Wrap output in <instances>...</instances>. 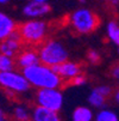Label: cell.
I'll return each mask as SVG.
<instances>
[{"mask_svg": "<svg viewBox=\"0 0 119 121\" xmlns=\"http://www.w3.org/2000/svg\"><path fill=\"white\" fill-rule=\"evenodd\" d=\"M23 73L29 80L30 85L36 89H46V88L60 89L63 85V79L58 76V73L54 71L51 66H48L42 62L24 68Z\"/></svg>", "mask_w": 119, "mask_h": 121, "instance_id": "6da1fadb", "label": "cell"}, {"mask_svg": "<svg viewBox=\"0 0 119 121\" xmlns=\"http://www.w3.org/2000/svg\"><path fill=\"white\" fill-rule=\"evenodd\" d=\"M18 31L25 44L36 47L44 42L48 34V24L39 18L30 19L20 24L18 26Z\"/></svg>", "mask_w": 119, "mask_h": 121, "instance_id": "7a4b0ae2", "label": "cell"}, {"mask_svg": "<svg viewBox=\"0 0 119 121\" xmlns=\"http://www.w3.org/2000/svg\"><path fill=\"white\" fill-rule=\"evenodd\" d=\"M37 50H38L41 62L48 66L54 67L68 60L67 49L61 42L55 41V40L44 41Z\"/></svg>", "mask_w": 119, "mask_h": 121, "instance_id": "3957f363", "label": "cell"}, {"mask_svg": "<svg viewBox=\"0 0 119 121\" xmlns=\"http://www.w3.org/2000/svg\"><path fill=\"white\" fill-rule=\"evenodd\" d=\"M69 23L79 34H89L94 31L100 21L98 16L88 9H79L69 17Z\"/></svg>", "mask_w": 119, "mask_h": 121, "instance_id": "277c9868", "label": "cell"}, {"mask_svg": "<svg viewBox=\"0 0 119 121\" xmlns=\"http://www.w3.org/2000/svg\"><path fill=\"white\" fill-rule=\"evenodd\" d=\"M0 85L8 94H24L30 90V83L22 72L6 71L0 72Z\"/></svg>", "mask_w": 119, "mask_h": 121, "instance_id": "5b68a950", "label": "cell"}, {"mask_svg": "<svg viewBox=\"0 0 119 121\" xmlns=\"http://www.w3.org/2000/svg\"><path fill=\"white\" fill-rule=\"evenodd\" d=\"M35 102L36 106L60 112L63 106V95L57 88L38 89V91L35 95Z\"/></svg>", "mask_w": 119, "mask_h": 121, "instance_id": "8992f818", "label": "cell"}, {"mask_svg": "<svg viewBox=\"0 0 119 121\" xmlns=\"http://www.w3.org/2000/svg\"><path fill=\"white\" fill-rule=\"evenodd\" d=\"M23 40L19 31L17 30L14 31L12 35L5 40L1 41V44H0V52L1 54L8 55L14 58L15 55H18L20 53V49H22V44H23Z\"/></svg>", "mask_w": 119, "mask_h": 121, "instance_id": "52a82bcc", "label": "cell"}, {"mask_svg": "<svg viewBox=\"0 0 119 121\" xmlns=\"http://www.w3.org/2000/svg\"><path fill=\"white\" fill-rule=\"evenodd\" d=\"M51 7L48 3H39V1H29L23 7V14L29 17L31 19H37L50 13Z\"/></svg>", "mask_w": 119, "mask_h": 121, "instance_id": "ba28073f", "label": "cell"}, {"mask_svg": "<svg viewBox=\"0 0 119 121\" xmlns=\"http://www.w3.org/2000/svg\"><path fill=\"white\" fill-rule=\"evenodd\" d=\"M41 62L39 55H38V50H36L33 47L31 48H25L20 50V53L17 56V65H18L22 70L30 66H33Z\"/></svg>", "mask_w": 119, "mask_h": 121, "instance_id": "9c48e42d", "label": "cell"}, {"mask_svg": "<svg viewBox=\"0 0 119 121\" xmlns=\"http://www.w3.org/2000/svg\"><path fill=\"white\" fill-rule=\"evenodd\" d=\"M54 71L58 73V76L63 79V80H72L75 76L80 74L81 70H80V66L76 62L73 61H64L60 65H56L53 67Z\"/></svg>", "mask_w": 119, "mask_h": 121, "instance_id": "30bf717a", "label": "cell"}, {"mask_svg": "<svg viewBox=\"0 0 119 121\" xmlns=\"http://www.w3.org/2000/svg\"><path fill=\"white\" fill-rule=\"evenodd\" d=\"M32 121H61L58 112L51 110L41 106H36L31 113Z\"/></svg>", "mask_w": 119, "mask_h": 121, "instance_id": "8fae6325", "label": "cell"}, {"mask_svg": "<svg viewBox=\"0 0 119 121\" xmlns=\"http://www.w3.org/2000/svg\"><path fill=\"white\" fill-rule=\"evenodd\" d=\"M17 30H18V26L11 17H8L4 12L0 13V40L3 41L10 37Z\"/></svg>", "mask_w": 119, "mask_h": 121, "instance_id": "7c38bea8", "label": "cell"}, {"mask_svg": "<svg viewBox=\"0 0 119 121\" xmlns=\"http://www.w3.org/2000/svg\"><path fill=\"white\" fill-rule=\"evenodd\" d=\"M73 121H92L93 120V112L88 107H77L72 115Z\"/></svg>", "mask_w": 119, "mask_h": 121, "instance_id": "4fadbf2b", "label": "cell"}, {"mask_svg": "<svg viewBox=\"0 0 119 121\" xmlns=\"http://www.w3.org/2000/svg\"><path fill=\"white\" fill-rule=\"evenodd\" d=\"M13 119L15 121H29L31 119V114L25 106H17L12 112Z\"/></svg>", "mask_w": 119, "mask_h": 121, "instance_id": "5bb4252c", "label": "cell"}, {"mask_svg": "<svg viewBox=\"0 0 119 121\" xmlns=\"http://www.w3.org/2000/svg\"><path fill=\"white\" fill-rule=\"evenodd\" d=\"M105 98L106 97L104 95H101L99 91L94 89L88 96V103L94 108H101L105 104Z\"/></svg>", "mask_w": 119, "mask_h": 121, "instance_id": "9a60e30c", "label": "cell"}, {"mask_svg": "<svg viewBox=\"0 0 119 121\" xmlns=\"http://www.w3.org/2000/svg\"><path fill=\"white\" fill-rule=\"evenodd\" d=\"M107 37L119 47V25L115 22H110L107 25Z\"/></svg>", "mask_w": 119, "mask_h": 121, "instance_id": "2e32d148", "label": "cell"}, {"mask_svg": "<svg viewBox=\"0 0 119 121\" xmlns=\"http://www.w3.org/2000/svg\"><path fill=\"white\" fill-rule=\"evenodd\" d=\"M15 65V61L12 56L1 54L0 55V72H6V71H13Z\"/></svg>", "mask_w": 119, "mask_h": 121, "instance_id": "e0dca14e", "label": "cell"}, {"mask_svg": "<svg viewBox=\"0 0 119 121\" xmlns=\"http://www.w3.org/2000/svg\"><path fill=\"white\" fill-rule=\"evenodd\" d=\"M95 121H119L118 116L111 110H100L95 115Z\"/></svg>", "mask_w": 119, "mask_h": 121, "instance_id": "ac0fdd59", "label": "cell"}, {"mask_svg": "<svg viewBox=\"0 0 119 121\" xmlns=\"http://www.w3.org/2000/svg\"><path fill=\"white\" fill-rule=\"evenodd\" d=\"M96 91H99L101 95H104L105 97H108L112 94V89L110 88L108 85H99L98 88H95Z\"/></svg>", "mask_w": 119, "mask_h": 121, "instance_id": "d6986e66", "label": "cell"}, {"mask_svg": "<svg viewBox=\"0 0 119 121\" xmlns=\"http://www.w3.org/2000/svg\"><path fill=\"white\" fill-rule=\"evenodd\" d=\"M87 58L92 64H98L100 61V55L96 50H89L88 54H87Z\"/></svg>", "mask_w": 119, "mask_h": 121, "instance_id": "ffe728a7", "label": "cell"}, {"mask_svg": "<svg viewBox=\"0 0 119 121\" xmlns=\"http://www.w3.org/2000/svg\"><path fill=\"white\" fill-rule=\"evenodd\" d=\"M72 84L73 85H76V86H80V85H83L84 83H86V77L84 76H82L81 73L80 74H77V76H75L72 80Z\"/></svg>", "mask_w": 119, "mask_h": 121, "instance_id": "44dd1931", "label": "cell"}, {"mask_svg": "<svg viewBox=\"0 0 119 121\" xmlns=\"http://www.w3.org/2000/svg\"><path fill=\"white\" fill-rule=\"evenodd\" d=\"M114 99H115V102L119 104V89L115 91V94H114Z\"/></svg>", "mask_w": 119, "mask_h": 121, "instance_id": "7402d4cb", "label": "cell"}, {"mask_svg": "<svg viewBox=\"0 0 119 121\" xmlns=\"http://www.w3.org/2000/svg\"><path fill=\"white\" fill-rule=\"evenodd\" d=\"M108 1H110L112 5H118V4H119V0H108Z\"/></svg>", "mask_w": 119, "mask_h": 121, "instance_id": "603a6c76", "label": "cell"}, {"mask_svg": "<svg viewBox=\"0 0 119 121\" xmlns=\"http://www.w3.org/2000/svg\"><path fill=\"white\" fill-rule=\"evenodd\" d=\"M0 121H5V116H4V112H0Z\"/></svg>", "mask_w": 119, "mask_h": 121, "instance_id": "cb8c5ba5", "label": "cell"}, {"mask_svg": "<svg viewBox=\"0 0 119 121\" xmlns=\"http://www.w3.org/2000/svg\"><path fill=\"white\" fill-rule=\"evenodd\" d=\"M29 1H39V3H48V0H29Z\"/></svg>", "mask_w": 119, "mask_h": 121, "instance_id": "d4e9b609", "label": "cell"}, {"mask_svg": "<svg viewBox=\"0 0 119 121\" xmlns=\"http://www.w3.org/2000/svg\"><path fill=\"white\" fill-rule=\"evenodd\" d=\"M8 1H10V0H0V4L4 5V4H7Z\"/></svg>", "mask_w": 119, "mask_h": 121, "instance_id": "484cf974", "label": "cell"}, {"mask_svg": "<svg viewBox=\"0 0 119 121\" xmlns=\"http://www.w3.org/2000/svg\"><path fill=\"white\" fill-rule=\"evenodd\" d=\"M118 53H119V47H118Z\"/></svg>", "mask_w": 119, "mask_h": 121, "instance_id": "4316f807", "label": "cell"}, {"mask_svg": "<svg viewBox=\"0 0 119 121\" xmlns=\"http://www.w3.org/2000/svg\"><path fill=\"white\" fill-rule=\"evenodd\" d=\"M118 65H119V61H118Z\"/></svg>", "mask_w": 119, "mask_h": 121, "instance_id": "83f0119b", "label": "cell"}, {"mask_svg": "<svg viewBox=\"0 0 119 121\" xmlns=\"http://www.w3.org/2000/svg\"><path fill=\"white\" fill-rule=\"evenodd\" d=\"M118 84H119V82H118Z\"/></svg>", "mask_w": 119, "mask_h": 121, "instance_id": "f1b7e54d", "label": "cell"}]
</instances>
